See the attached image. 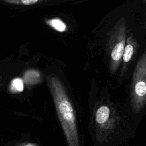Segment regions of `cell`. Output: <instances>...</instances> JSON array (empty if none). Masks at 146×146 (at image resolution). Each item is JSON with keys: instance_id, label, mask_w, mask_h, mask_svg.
<instances>
[{"instance_id": "obj_4", "label": "cell", "mask_w": 146, "mask_h": 146, "mask_svg": "<svg viewBox=\"0 0 146 146\" xmlns=\"http://www.w3.org/2000/svg\"><path fill=\"white\" fill-rule=\"evenodd\" d=\"M116 113L112 105L102 103L99 105L95 112V122L99 129L110 127L115 121Z\"/></svg>"}, {"instance_id": "obj_6", "label": "cell", "mask_w": 146, "mask_h": 146, "mask_svg": "<svg viewBox=\"0 0 146 146\" xmlns=\"http://www.w3.org/2000/svg\"><path fill=\"white\" fill-rule=\"evenodd\" d=\"M23 78L26 83L29 86L36 84L41 79L39 72L35 70H29L26 71L24 73Z\"/></svg>"}, {"instance_id": "obj_7", "label": "cell", "mask_w": 146, "mask_h": 146, "mask_svg": "<svg viewBox=\"0 0 146 146\" xmlns=\"http://www.w3.org/2000/svg\"><path fill=\"white\" fill-rule=\"evenodd\" d=\"M46 22L50 26L59 32H64L67 30L66 23L59 18L50 19Z\"/></svg>"}, {"instance_id": "obj_5", "label": "cell", "mask_w": 146, "mask_h": 146, "mask_svg": "<svg viewBox=\"0 0 146 146\" xmlns=\"http://www.w3.org/2000/svg\"><path fill=\"white\" fill-rule=\"evenodd\" d=\"M138 47V42L133 37L129 36L127 38L122 58L123 66L121 70V76L124 75L128 67L129 62L137 52Z\"/></svg>"}, {"instance_id": "obj_11", "label": "cell", "mask_w": 146, "mask_h": 146, "mask_svg": "<svg viewBox=\"0 0 146 146\" xmlns=\"http://www.w3.org/2000/svg\"><path fill=\"white\" fill-rule=\"evenodd\" d=\"M144 2H146V1H144Z\"/></svg>"}, {"instance_id": "obj_10", "label": "cell", "mask_w": 146, "mask_h": 146, "mask_svg": "<svg viewBox=\"0 0 146 146\" xmlns=\"http://www.w3.org/2000/svg\"><path fill=\"white\" fill-rule=\"evenodd\" d=\"M23 82L22 79L16 78L13 79L10 84V91L12 92H19L23 90Z\"/></svg>"}, {"instance_id": "obj_3", "label": "cell", "mask_w": 146, "mask_h": 146, "mask_svg": "<svg viewBox=\"0 0 146 146\" xmlns=\"http://www.w3.org/2000/svg\"><path fill=\"white\" fill-rule=\"evenodd\" d=\"M131 106L137 113L146 104V49L136 65L131 85Z\"/></svg>"}, {"instance_id": "obj_8", "label": "cell", "mask_w": 146, "mask_h": 146, "mask_svg": "<svg viewBox=\"0 0 146 146\" xmlns=\"http://www.w3.org/2000/svg\"><path fill=\"white\" fill-rule=\"evenodd\" d=\"M4 2L8 4L17 5L20 6H32L38 3L44 2L42 0H4Z\"/></svg>"}, {"instance_id": "obj_1", "label": "cell", "mask_w": 146, "mask_h": 146, "mask_svg": "<svg viewBox=\"0 0 146 146\" xmlns=\"http://www.w3.org/2000/svg\"><path fill=\"white\" fill-rule=\"evenodd\" d=\"M47 80L67 146H82L75 112L64 85L54 74L49 75Z\"/></svg>"}, {"instance_id": "obj_9", "label": "cell", "mask_w": 146, "mask_h": 146, "mask_svg": "<svg viewBox=\"0 0 146 146\" xmlns=\"http://www.w3.org/2000/svg\"><path fill=\"white\" fill-rule=\"evenodd\" d=\"M6 146H41V145L38 142L33 141L29 139H21L9 141L6 144Z\"/></svg>"}, {"instance_id": "obj_2", "label": "cell", "mask_w": 146, "mask_h": 146, "mask_svg": "<svg viewBox=\"0 0 146 146\" xmlns=\"http://www.w3.org/2000/svg\"><path fill=\"white\" fill-rule=\"evenodd\" d=\"M126 43V23L124 18L118 21L108 33L107 51L109 56V70L115 74L120 66Z\"/></svg>"}]
</instances>
